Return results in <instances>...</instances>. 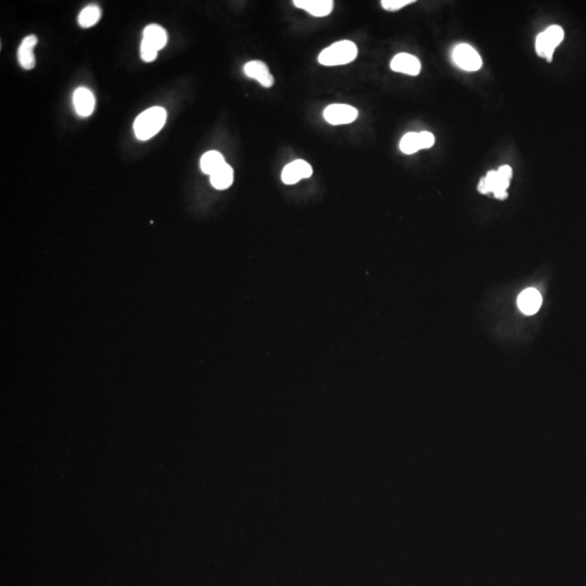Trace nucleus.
I'll return each mask as SVG.
<instances>
[{"label":"nucleus","instance_id":"f257e3e1","mask_svg":"<svg viewBox=\"0 0 586 586\" xmlns=\"http://www.w3.org/2000/svg\"><path fill=\"white\" fill-rule=\"evenodd\" d=\"M166 122V111L161 107L146 109L133 123V131L139 140H149L163 129Z\"/></svg>","mask_w":586,"mask_h":586},{"label":"nucleus","instance_id":"f03ea898","mask_svg":"<svg viewBox=\"0 0 586 586\" xmlns=\"http://www.w3.org/2000/svg\"><path fill=\"white\" fill-rule=\"evenodd\" d=\"M356 57V44L351 40H341L322 50L318 57V61L320 64L326 66H344L353 62Z\"/></svg>","mask_w":586,"mask_h":586},{"label":"nucleus","instance_id":"7ed1b4c3","mask_svg":"<svg viewBox=\"0 0 586 586\" xmlns=\"http://www.w3.org/2000/svg\"><path fill=\"white\" fill-rule=\"evenodd\" d=\"M563 37H565V31H563V27H558V25H552V27L545 29L537 37L535 50H537V55L541 58H545L550 62L552 60V55H554L556 47L559 46L560 42H563Z\"/></svg>","mask_w":586,"mask_h":586},{"label":"nucleus","instance_id":"20e7f679","mask_svg":"<svg viewBox=\"0 0 586 586\" xmlns=\"http://www.w3.org/2000/svg\"><path fill=\"white\" fill-rule=\"evenodd\" d=\"M511 178L502 175L500 170H491L485 177L480 181L478 190L481 194L492 192L496 199L505 200L507 198V188Z\"/></svg>","mask_w":586,"mask_h":586},{"label":"nucleus","instance_id":"39448f33","mask_svg":"<svg viewBox=\"0 0 586 586\" xmlns=\"http://www.w3.org/2000/svg\"><path fill=\"white\" fill-rule=\"evenodd\" d=\"M453 60L458 68L474 72L482 66V59L474 48L467 44H457L453 50Z\"/></svg>","mask_w":586,"mask_h":586},{"label":"nucleus","instance_id":"423d86ee","mask_svg":"<svg viewBox=\"0 0 586 586\" xmlns=\"http://www.w3.org/2000/svg\"><path fill=\"white\" fill-rule=\"evenodd\" d=\"M359 112L355 107L348 105H331L326 107L324 111V120L331 125H344V124L353 123L357 118Z\"/></svg>","mask_w":586,"mask_h":586},{"label":"nucleus","instance_id":"0eeeda50","mask_svg":"<svg viewBox=\"0 0 586 586\" xmlns=\"http://www.w3.org/2000/svg\"><path fill=\"white\" fill-rule=\"evenodd\" d=\"M313 174L311 164L304 160L293 161L290 164L285 165L281 174V181L285 185H294L303 178H309Z\"/></svg>","mask_w":586,"mask_h":586},{"label":"nucleus","instance_id":"6e6552de","mask_svg":"<svg viewBox=\"0 0 586 586\" xmlns=\"http://www.w3.org/2000/svg\"><path fill=\"white\" fill-rule=\"evenodd\" d=\"M244 71L248 77L259 81V84L265 88H270L275 83V79L272 77L270 68L262 61H250L244 66Z\"/></svg>","mask_w":586,"mask_h":586},{"label":"nucleus","instance_id":"1a4fd4ad","mask_svg":"<svg viewBox=\"0 0 586 586\" xmlns=\"http://www.w3.org/2000/svg\"><path fill=\"white\" fill-rule=\"evenodd\" d=\"M166 42H168V34L160 25L150 24L144 29L142 42V46L144 47L150 48L157 53L164 47Z\"/></svg>","mask_w":586,"mask_h":586},{"label":"nucleus","instance_id":"9d476101","mask_svg":"<svg viewBox=\"0 0 586 586\" xmlns=\"http://www.w3.org/2000/svg\"><path fill=\"white\" fill-rule=\"evenodd\" d=\"M390 66L394 72L411 76L418 75L422 70L420 61L415 55H409V53L396 55L391 61Z\"/></svg>","mask_w":586,"mask_h":586},{"label":"nucleus","instance_id":"9b49d317","mask_svg":"<svg viewBox=\"0 0 586 586\" xmlns=\"http://www.w3.org/2000/svg\"><path fill=\"white\" fill-rule=\"evenodd\" d=\"M73 103L76 113L81 118H87L94 112V94L85 87H79L74 92Z\"/></svg>","mask_w":586,"mask_h":586},{"label":"nucleus","instance_id":"f8f14e48","mask_svg":"<svg viewBox=\"0 0 586 586\" xmlns=\"http://www.w3.org/2000/svg\"><path fill=\"white\" fill-rule=\"evenodd\" d=\"M541 305H542V296L537 289H526L518 296V307L524 314H535Z\"/></svg>","mask_w":586,"mask_h":586},{"label":"nucleus","instance_id":"ddd939ff","mask_svg":"<svg viewBox=\"0 0 586 586\" xmlns=\"http://www.w3.org/2000/svg\"><path fill=\"white\" fill-rule=\"evenodd\" d=\"M293 5L314 16H327L333 9V0H294Z\"/></svg>","mask_w":586,"mask_h":586},{"label":"nucleus","instance_id":"4468645a","mask_svg":"<svg viewBox=\"0 0 586 586\" xmlns=\"http://www.w3.org/2000/svg\"><path fill=\"white\" fill-rule=\"evenodd\" d=\"M38 40L34 35H29L22 40L18 50V60L20 66L24 70H31L35 68L34 48Z\"/></svg>","mask_w":586,"mask_h":586},{"label":"nucleus","instance_id":"2eb2a0df","mask_svg":"<svg viewBox=\"0 0 586 586\" xmlns=\"http://www.w3.org/2000/svg\"><path fill=\"white\" fill-rule=\"evenodd\" d=\"M233 170L227 163L222 165L216 172L211 175V183L218 190L229 188L233 185Z\"/></svg>","mask_w":586,"mask_h":586},{"label":"nucleus","instance_id":"dca6fc26","mask_svg":"<svg viewBox=\"0 0 586 586\" xmlns=\"http://www.w3.org/2000/svg\"><path fill=\"white\" fill-rule=\"evenodd\" d=\"M225 159L218 151H209L202 155L200 161L202 172L207 175H212L214 172L225 164Z\"/></svg>","mask_w":586,"mask_h":586},{"label":"nucleus","instance_id":"f3484780","mask_svg":"<svg viewBox=\"0 0 586 586\" xmlns=\"http://www.w3.org/2000/svg\"><path fill=\"white\" fill-rule=\"evenodd\" d=\"M100 18H101V10L99 7L96 5H89L81 11L77 21L81 27L89 29L94 27V24H97Z\"/></svg>","mask_w":586,"mask_h":586},{"label":"nucleus","instance_id":"a211bd4d","mask_svg":"<svg viewBox=\"0 0 586 586\" xmlns=\"http://www.w3.org/2000/svg\"><path fill=\"white\" fill-rule=\"evenodd\" d=\"M400 151L405 155H413L420 150L419 146L418 133H406L400 142Z\"/></svg>","mask_w":586,"mask_h":586},{"label":"nucleus","instance_id":"6ab92c4d","mask_svg":"<svg viewBox=\"0 0 586 586\" xmlns=\"http://www.w3.org/2000/svg\"><path fill=\"white\" fill-rule=\"evenodd\" d=\"M415 3V0H382V8L387 11H398L406 5Z\"/></svg>","mask_w":586,"mask_h":586},{"label":"nucleus","instance_id":"aec40b11","mask_svg":"<svg viewBox=\"0 0 586 586\" xmlns=\"http://www.w3.org/2000/svg\"><path fill=\"white\" fill-rule=\"evenodd\" d=\"M419 146L420 149H429L435 144V136L429 131H422L418 133Z\"/></svg>","mask_w":586,"mask_h":586}]
</instances>
